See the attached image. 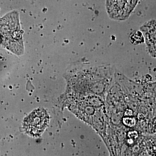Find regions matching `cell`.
<instances>
[{
	"label": "cell",
	"instance_id": "7a4b0ae2",
	"mask_svg": "<svg viewBox=\"0 0 156 156\" xmlns=\"http://www.w3.org/2000/svg\"><path fill=\"white\" fill-rule=\"evenodd\" d=\"M49 121V116L46 111L39 109L34 110L25 119L24 127L28 134L36 137L44 131Z\"/></svg>",
	"mask_w": 156,
	"mask_h": 156
},
{
	"label": "cell",
	"instance_id": "3957f363",
	"mask_svg": "<svg viewBox=\"0 0 156 156\" xmlns=\"http://www.w3.org/2000/svg\"><path fill=\"white\" fill-rule=\"evenodd\" d=\"M142 33L146 41L148 50L153 57L156 56L155 20L147 22L141 28Z\"/></svg>",
	"mask_w": 156,
	"mask_h": 156
},
{
	"label": "cell",
	"instance_id": "5b68a950",
	"mask_svg": "<svg viewBox=\"0 0 156 156\" xmlns=\"http://www.w3.org/2000/svg\"><path fill=\"white\" fill-rule=\"evenodd\" d=\"M124 122L127 126L132 127L135 124V120L133 118H126V119H124Z\"/></svg>",
	"mask_w": 156,
	"mask_h": 156
},
{
	"label": "cell",
	"instance_id": "6da1fadb",
	"mask_svg": "<svg viewBox=\"0 0 156 156\" xmlns=\"http://www.w3.org/2000/svg\"><path fill=\"white\" fill-rule=\"evenodd\" d=\"M139 0H106V8L109 17L124 21L130 16Z\"/></svg>",
	"mask_w": 156,
	"mask_h": 156
},
{
	"label": "cell",
	"instance_id": "277c9868",
	"mask_svg": "<svg viewBox=\"0 0 156 156\" xmlns=\"http://www.w3.org/2000/svg\"><path fill=\"white\" fill-rule=\"evenodd\" d=\"M130 41L133 44H141L145 41V38L142 32L135 31L131 33L130 35Z\"/></svg>",
	"mask_w": 156,
	"mask_h": 156
}]
</instances>
